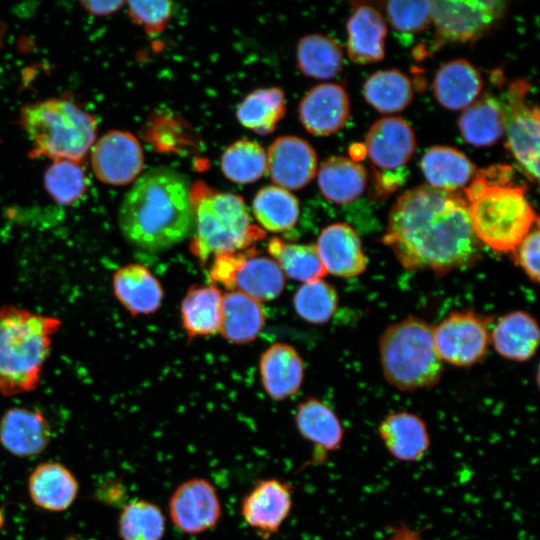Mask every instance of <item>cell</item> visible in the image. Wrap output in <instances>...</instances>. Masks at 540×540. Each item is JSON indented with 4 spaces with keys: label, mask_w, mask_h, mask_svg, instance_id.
Returning <instances> with one entry per match:
<instances>
[{
    "label": "cell",
    "mask_w": 540,
    "mask_h": 540,
    "mask_svg": "<svg viewBox=\"0 0 540 540\" xmlns=\"http://www.w3.org/2000/svg\"><path fill=\"white\" fill-rule=\"evenodd\" d=\"M383 242L404 269L436 275L468 267L480 255L465 197L429 185L398 197Z\"/></svg>",
    "instance_id": "cell-1"
},
{
    "label": "cell",
    "mask_w": 540,
    "mask_h": 540,
    "mask_svg": "<svg viewBox=\"0 0 540 540\" xmlns=\"http://www.w3.org/2000/svg\"><path fill=\"white\" fill-rule=\"evenodd\" d=\"M118 224L126 241L141 250L157 252L182 242L193 226L186 176L167 166L142 173L122 199Z\"/></svg>",
    "instance_id": "cell-2"
},
{
    "label": "cell",
    "mask_w": 540,
    "mask_h": 540,
    "mask_svg": "<svg viewBox=\"0 0 540 540\" xmlns=\"http://www.w3.org/2000/svg\"><path fill=\"white\" fill-rule=\"evenodd\" d=\"M525 190V185L514 180V171L508 165L477 170L465 188V199L479 242L496 252L513 253L533 225L538 224Z\"/></svg>",
    "instance_id": "cell-3"
},
{
    "label": "cell",
    "mask_w": 540,
    "mask_h": 540,
    "mask_svg": "<svg viewBox=\"0 0 540 540\" xmlns=\"http://www.w3.org/2000/svg\"><path fill=\"white\" fill-rule=\"evenodd\" d=\"M61 319L12 305L0 307V393L34 391Z\"/></svg>",
    "instance_id": "cell-4"
},
{
    "label": "cell",
    "mask_w": 540,
    "mask_h": 540,
    "mask_svg": "<svg viewBox=\"0 0 540 540\" xmlns=\"http://www.w3.org/2000/svg\"><path fill=\"white\" fill-rule=\"evenodd\" d=\"M191 202L194 233L190 250L203 265L218 255L247 250L264 237L252 225L239 195L195 184L191 186Z\"/></svg>",
    "instance_id": "cell-5"
},
{
    "label": "cell",
    "mask_w": 540,
    "mask_h": 540,
    "mask_svg": "<svg viewBox=\"0 0 540 540\" xmlns=\"http://www.w3.org/2000/svg\"><path fill=\"white\" fill-rule=\"evenodd\" d=\"M19 120L34 157L80 162L95 141L96 118L69 100L27 104L21 108Z\"/></svg>",
    "instance_id": "cell-6"
},
{
    "label": "cell",
    "mask_w": 540,
    "mask_h": 540,
    "mask_svg": "<svg viewBox=\"0 0 540 540\" xmlns=\"http://www.w3.org/2000/svg\"><path fill=\"white\" fill-rule=\"evenodd\" d=\"M379 352L387 382L400 391L430 388L440 380L443 361L434 342V327L415 316L389 325Z\"/></svg>",
    "instance_id": "cell-7"
},
{
    "label": "cell",
    "mask_w": 540,
    "mask_h": 540,
    "mask_svg": "<svg viewBox=\"0 0 540 540\" xmlns=\"http://www.w3.org/2000/svg\"><path fill=\"white\" fill-rule=\"evenodd\" d=\"M530 85L525 80L510 84L504 107L506 146L526 177L539 178V109L528 101Z\"/></svg>",
    "instance_id": "cell-8"
},
{
    "label": "cell",
    "mask_w": 540,
    "mask_h": 540,
    "mask_svg": "<svg viewBox=\"0 0 540 540\" xmlns=\"http://www.w3.org/2000/svg\"><path fill=\"white\" fill-rule=\"evenodd\" d=\"M489 339L486 320L472 311L451 312L434 328L440 358L455 366H470L482 360Z\"/></svg>",
    "instance_id": "cell-9"
},
{
    "label": "cell",
    "mask_w": 540,
    "mask_h": 540,
    "mask_svg": "<svg viewBox=\"0 0 540 540\" xmlns=\"http://www.w3.org/2000/svg\"><path fill=\"white\" fill-rule=\"evenodd\" d=\"M174 527L187 535H198L217 526L222 505L215 486L206 478L193 477L180 483L168 501Z\"/></svg>",
    "instance_id": "cell-10"
},
{
    "label": "cell",
    "mask_w": 540,
    "mask_h": 540,
    "mask_svg": "<svg viewBox=\"0 0 540 540\" xmlns=\"http://www.w3.org/2000/svg\"><path fill=\"white\" fill-rule=\"evenodd\" d=\"M503 9L500 1L436 0L432 1V22L442 43L466 42L487 31Z\"/></svg>",
    "instance_id": "cell-11"
},
{
    "label": "cell",
    "mask_w": 540,
    "mask_h": 540,
    "mask_svg": "<svg viewBox=\"0 0 540 540\" xmlns=\"http://www.w3.org/2000/svg\"><path fill=\"white\" fill-rule=\"evenodd\" d=\"M91 165L101 182L127 185L141 175L144 166L142 146L130 132L108 131L93 145Z\"/></svg>",
    "instance_id": "cell-12"
},
{
    "label": "cell",
    "mask_w": 540,
    "mask_h": 540,
    "mask_svg": "<svg viewBox=\"0 0 540 540\" xmlns=\"http://www.w3.org/2000/svg\"><path fill=\"white\" fill-rule=\"evenodd\" d=\"M293 506V487L278 478L258 480L240 503L244 522L263 540L277 534Z\"/></svg>",
    "instance_id": "cell-13"
},
{
    "label": "cell",
    "mask_w": 540,
    "mask_h": 540,
    "mask_svg": "<svg viewBox=\"0 0 540 540\" xmlns=\"http://www.w3.org/2000/svg\"><path fill=\"white\" fill-rule=\"evenodd\" d=\"M266 153L271 180L289 191L305 187L317 173V154L310 143L300 137H278Z\"/></svg>",
    "instance_id": "cell-14"
},
{
    "label": "cell",
    "mask_w": 540,
    "mask_h": 540,
    "mask_svg": "<svg viewBox=\"0 0 540 540\" xmlns=\"http://www.w3.org/2000/svg\"><path fill=\"white\" fill-rule=\"evenodd\" d=\"M295 426L303 439L313 446L310 463L325 462L330 453L341 450L345 429L335 411L315 397H308L296 409Z\"/></svg>",
    "instance_id": "cell-15"
},
{
    "label": "cell",
    "mask_w": 540,
    "mask_h": 540,
    "mask_svg": "<svg viewBox=\"0 0 540 540\" xmlns=\"http://www.w3.org/2000/svg\"><path fill=\"white\" fill-rule=\"evenodd\" d=\"M51 439V425L39 409L13 407L0 418V445L13 456L29 458L41 454Z\"/></svg>",
    "instance_id": "cell-16"
},
{
    "label": "cell",
    "mask_w": 540,
    "mask_h": 540,
    "mask_svg": "<svg viewBox=\"0 0 540 540\" xmlns=\"http://www.w3.org/2000/svg\"><path fill=\"white\" fill-rule=\"evenodd\" d=\"M298 112L303 127L309 133L331 135L342 129L349 119V97L343 86L321 83L304 94Z\"/></svg>",
    "instance_id": "cell-17"
},
{
    "label": "cell",
    "mask_w": 540,
    "mask_h": 540,
    "mask_svg": "<svg viewBox=\"0 0 540 540\" xmlns=\"http://www.w3.org/2000/svg\"><path fill=\"white\" fill-rule=\"evenodd\" d=\"M415 148L413 129L400 117H384L377 120L365 137V151L370 161L384 170L404 167Z\"/></svg>",
    "instance_id": "cell-18"
},
{
    "label": "cell",
    "mask_w": 540,
    "mask_h": 540,
    "mask_svg": "<svg viewBox=\"0 0 540 540\" xmlns=\"http://www.w3.org/2000/svg\"><path fill=\"white\" fill-rule=\"evenodd\" d=\"M316 248L327 271L332 275L351 278L367 268V257L357 232L348 224L333 223L318 236Z\"/></svg>",
    "instance_id": "cell-19"
},
{
    "label": "cell",
    "mask_w": 540,
    "mask_h": 540,
    "mask_svg": "<svg viewBox=\"0 0 540 540\" xmlns=\"http://www.w3.org/2000/svg\"><path fill=\"white\" fill-rule=\"evenodd\" d=\"M378 434L387 452L401 462L420 461L431 445L424 419L407 411L386 415L379 423Z\"/></svg>",
    "instance_id": "cell-20"
},
{
    "label": "cell",
    "mask_w": 540,
    "mask_h": 540,
    "mask_svg": "<svg viewBox=\"0 0 540 540\" xmlns=\"http://www.w3.org/2000/svg\"><path fill=\"white\" fill-rule=\"evenodd\" d=\"M27 488L35 506L48 512H63L75 502L79 483L64 464L44 461L30 473Z\"/></svg>",
    "instance_id": "cell-21"
},
{
    "label": "cell",
    "mask_w": 540,
    "mask_h": 540,
    "mask_svg": "<svg viewBox=\"0 0 540 540\" xmlns=\"http://www.w3.org/2000/svg\"><path fill=\"white\" fill-rule=\"evenodd\" d=\"M112 288L118 302L132 316L154 313L162 304L161 284L146 266L139 263L118 268L112 277Z\"/></svg>",
    "instance_id": "cell-22"
},
{
    "label": "cell",
    "mask_w": 540,
    "mask_h": 540,
    "mask_svg": "<svg viewBox=\"0 0 540 540\" xmlns=\"http://www.w3.org/2000/svg\"><path fill=\"white\" fill-rule=\"evenodd\" d=\"M259 371L266 393L273 400L281 401L296 394L301 387L304 366L294 347L275 343L262 354Z\"/></svg>",
    "instance_id": "cell-23"
},
{
    "label": "cell",
    "mask_w": 540,
    "mask_h": 540,
    "mask_svg": "<svg viewBox=\"0 0 540 540\" xmlns=\"http://www.w3.org/2000/svg\"><path fill=\"white\" fill-rule=\"evenodd\" d=\"M387 27L382 15L369 5L358 6L347 22V52L357 64L377 62L384 57Z\"/></svg>",
    "instance_id": "cell-24"
},
{
    "label": "cell",
    "mask_w": 540,
    "mask_h": 540,
    "mask_svg": "<svg viewBox=\"0 0 540 540\" xmlns=\"http://www.w3.org/2000/svg\"><path fill=\"white\" fill-rule=\"evenodd\" d=\"M482 87L479 71L465 59L443 64L433 80L435 98L449 110L467 108L479 97Z\"/></svg>",
    "instance_id": "cell-25"
},
{
    "label": "cell",
    "mask_w": 540,
    "mask_h": 540,
    "mask_svg": "<svg viewBox=\"0 0 540 540\" xmlns=\"http://www.w3.org/2000/svg\"><path fill=\"white\" fill-rule=\"evenodd\" d=\"M539 337L536 319L525 311H513L500 317L491 334L495 350L502 357L518 362L534 356Z\"/></svg>",
    "instance_id": "cell-26"
},
{
    "label": "cell",
    "mask_w": 540,
    "mask_h": 540,
    "mask_svg": "<svg viewBox=\"0 0 540 540\" xmlns=\"http://www.w3.org/2000/svg\"><path fill=\"white\" fill-rule=\"evenodd\" d=\"M420 167L429 186L447 192L464 187L477 172L476 166L464 153L439 145L424 153Z\"/></svg>",
    "instance_id": "cell-27"
},
{
    "label": "cell",
    "mask_w": 540,
    "mask_h": 540,
    "mask_svg": "<svg viewBox=\"0 0 540 540\" xmlns=\"http://www.w3.org/2000/svg\"><path fill=\"white\" fill-rule=\"evenodd\" d=\"M265 323L260 302L239 291L222 296L221 335L231 343L246 344L253 341Z\"/></svg>",
    "instance_id": "cell-28"
},
{
    "label": "cell",
    "mask_w": 540,
    "mask_h": 540,
    "mask_svg": "<svg viewBox=\"0 0 540 540\" xmlns=\"http://www.w3.org/2000/svg\"><path fill=\"white\" fill-rule=\"evenodd\" d=\"M317 182L321 194L329 201L346 204L356 200L367 184V171L358 162L331 156L317 169Z\"/></svg>",
    "instance_id": "cell-29"
},
{
    "label": "cell",
    "mask_w": 540,
    "mask_h": 540,
    "mask_svg": "<svg viewBox=\"0 0 540 540\" xmlns=\"http://www.w3.org/2000/svg\"><path fill=\"white\" fill-rule=\"evenodd\" d=\"M458 127L468 144L486 147L495 144L505 131L504 107L494 96L478 97L464 109Z\"/></svg>",
    "instance_id": "cell-30"
},
{
    "label": "cell",
    "mask_w": 540,
    "mask_h": 540,
    "mask_svg": "<svg viewBox=\"0 0 540 540\" xmlns=\"http://www.w3.org/2000/svg\"><path fill=\"white\" fill-rule=\"evenodd\" d=\"M221 291L214 285L192 286L181 302V320L187 336L217 333L221 324Z\"/></svg>",
    "instance_id": "cell-31"
},
{
    "label": "cell",
    "mask_w": 540,
    "mask_h": 540,
    "mask_svg": "<svg viewBox=\"0 0 540 540\" xmlns=\"http://www.w3.org/2000/svg\"><path fill=\"white\" fill-rule=\"evenodd\" d=\"M285 286L284 274L277 263L265 256H256L254 249L237 269L233 291L244 293L257 301L277 298Z\"/></svg>",
    "instance_id": "cell-32"
},
{
    "label": "cell",
    "mask_w": 540,
    "mask_h": 540,
    "mask_svg": "<svg viewBox=\"0 0 540 540\" xmlns=\"http://www.w3.org/2000/svg\"><path fill=\"white\" fill-rule=\"evenodd\" d=\"M286 112L284 92L277 87L260 88L249 93L238 105L239 123L260 135L272 133Z\"/></svg>",
    "instance_id": "cell-33"
},
{
    "label": "cell",
    "mask_w": 540,
    "mask_h": 540,
    "mask_svg": "<svg viewBox=\"0 0 540 540\" xmlns=\"http://www.w3.org/2000/svg\"><path fill=\"white\" fill-rule=\"evenodd\" d=\"M252 211L263 229L279 233L295 226L300 207L298 199L289 190L269 185L261 188L254 196Z\"/></svg>",
    "instance_id": "cell-34"
},
{
    "label": "cell",
    "mask_w": 540,
    "mask_h": 540,
    "mask_svg": "<svg viewBox=\"0 0 540 540\" xmlns=\"http://www.w3.org/2000/svg\"><path fill=\"white\" fill-rule=\"evenodd\" d=\"M365 100L381 113L404 110L413 99L410 79L397 69L380 70L370 75L363 85Z\"/></svg>",
    "instance_id": "cell-35"
},
{
    "label": "cell",
    "mask_w": 540,
    "mask_h": 540,
    "mask_svg": "<svg viewBox=\"0 0 540 540\" xmlns=\"http://www.w3.org/2000/svg\"><path fill=\"white\" fill-rule=\"evenodd\" d=\"M299 70L316 79H330L342 68L343 50L333 38L310 34L301 38L296 50Z\"/></svg>",
    "instance_id": "cell-36"
},
{
    "label": "cell",
    "mask_w": 540,
    "mask_h": 540,
    "mask_svg": "<svg viewBox=\"0 0 540 540\" xmlns=\"http://www.w3.org/2000/svg\"><path fill=\"white\" fill-rule=\"evenodd\" d=\"M268 252L289 278L301 282L322 279L327 271L315 244H297L271 238Z\"/></svg>",
    "instance_id": "cell-37"
},
{
    "label": "cell",
    "mask_w": 540,
    "mask_h": 540,
    "mask_svg": "<svg viewBox=\"0 0 540 540\" xmlns=\"http://www.w3.org/2000/svg\"><path fill=\"white\" fill-rule=\"evenodd\" d=\"M117 526L121 540H162L166 518L157 504L134 499L123 505Z\"/></svg>",
    "instance_id": "cell-38"
},
{
    "label": "cell",
    "mask_w": 540,
    "mask_h": 540,
    "mask_svg": "<svg viewBox=\"0 0 540 540\" xmlns=\"http://www.w3.org/2000/svg\"><path fill=\"white\" fill-rule=\"evenodd\" d=\"M220 168L230 181L242 185L250 184L267 172V153L256 141L238 140L222 153Z\"/></svg>",
    "instance_id": "cell-39"
},
{
    "label": "cell",
    "mask_w": 540,
    "mask_h": 540,
    "mask_svg": "<svg viewBox=\"0 0 540 540\" xmlns=\"http://www.w3.org/2000/svg\"><path fill=\"white\" fill-rule=\"evenodd\" d=\"M44 187L58 204L72 205L87 191L85 169L77 161L54 160L44 173Z\"/></svg>",
    "instance_id": "cell-40"
},
{
    "label": "cell",
    "mask_w": 540,
    "mask_h": 540,
    "mask_svg": "<svg viewBox=\"0 0 540 540\" xmlns=\"http://www.w3.org/2000/svg\"><path fill=\"white\" fill-rule=\"evenodd\" d=\"M293 305L303 320L321 324L330 320L336 312L338 295L330 283L317 279L299 287L294 295Z\"/></svg>",
    "instance_id": "cell-41"
},
{
    "label": "cell",
    "mask_w": 540,
    "mask_h": 540,
    "mask_svg": "<svg viewBox=\"0 0 540 540\" xmlns=\"http://www.w3.org/2000/svg\"><path fill=\"white\" fill-rule=\"evenodd\" d=\"M390 25L399 33L416 34L432 22V1L392 0L385 3Z\"/></svg>",
    "instance_id": "cell-42"
},
{
    "label": "cell",
    "mask_w": 540,
    "mask_h": 540,
    "mask_svg": "<svg viewBox=\"0 0 540 540\" xmlns=\"http://www.w3.org/2000/svg\"><path fill=\"white\" fill-rule=\"evenodd\" d=\"M126 4L132 20L149 34L162 32L172 14V3L167 0L129 1Z\"/></svg>",
    "instance_id": "cell-43"
},
{
    "label": "cell",
    "mask_w": 540,
    "mask_h": 540,
    "mask_svg": "<svg viewBox=\"0 0 540 540\" xmlns=\"http://www.w3.org/2000/svg\"><path fill=\"white\" fill-rule=\"evenodd\" d=\"M539 229H532L513 251L515 263L522 268L529 279L539 281Z\"/></svg>",
    "instance_id": "cell-44"
},
{
    "label": "cell",
    "mask_w": 540,
    "mask_h": 540,
    "mask_svg": "<svg viewBox=\"0 0 540 540\" xmlns=\"http://www.w3.org/2000/svg\"><path fill=\"white\" fill-rule=\"evenodd\" d=\"M80 4L83 8L93 16H108L118 11L124 1H82Z\"/></svg>",
    "instance_id": "cell-45"
},
{
    "label": "cell",
    "mask_w": 540,
    "mask_h": 540,
    "mask_svg": "<svg viewBox=\"0 0 540 540\" xmlns=\"http://www.w3.org/2000/svg\"><path fill=\"white\" fill-rule=\"evenodd\" d=\"M4 522H5V515H4V511L2 509H0V528L3 527L4 525Z\"/></svg>",
    "instance_id": "cell-46"
}]
</instances>
